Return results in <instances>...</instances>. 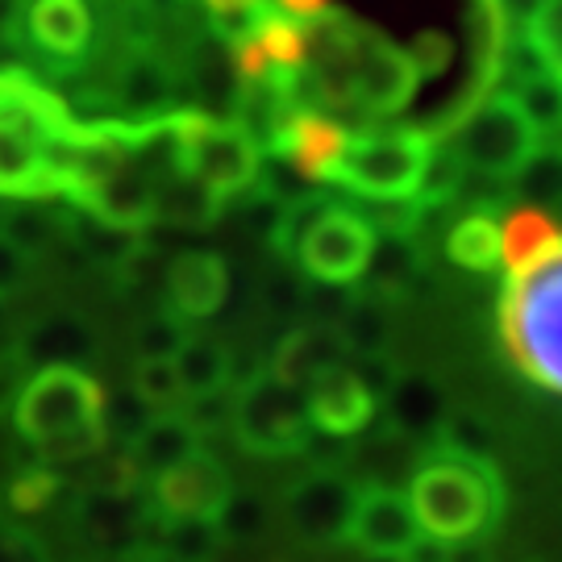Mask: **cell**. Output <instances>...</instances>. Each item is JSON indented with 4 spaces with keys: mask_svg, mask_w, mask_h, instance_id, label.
I'll list each match as a JSON object with an SVG mask.
<instances>
[{
    "mask_svg": "<svg viewBox=\"0 0 562 562\" xmlns=\"http://www.w3.org/2000/svg\"><path fill=\"white\" fill-rule=\"evenodd\" d=\"M229 296V267L217 250H183L167 262V313L183 325L213 317Z\"/></svg>",
    "mask_w": 562,
    "mask_h": 562,
    "instance_id": "16",
    "label": "cell"
},
{
    "mask_svg": "<svg viewBox=\"0 0 562 562\" xmlns=\"http://www.w3.org/2000/svg\"><path fill=\"white\" fill-rule=\"evenodd\" d=\"M408 508L425 538L442 546L487 542L504 513V480L492 459H471L434 446L413 467Z\"/></svg>",
    "mask_w": 562,
    "mask_h": 562,
    "instance_id": "2",
    "label": "cell"
},
{
    "mask_svg": "<svg viewBox=\"0 0 562 562\" xmlns=\"http://www.w3.org/2000/svg\"><path fill=\"white\" fill-rule=\"evenodd\" d=\"M171 150L188 180H196L204 192H213L222 204L255 188L262 142L241 125L238 117H213V113H167Z\"/></svg>",
    "mask_w": 562,
    "mask_h": 562,
    "instance_id": "6",
    "label": "cell"
},
{
    "mask_svg": "<svg viewBox=\"0 0 562 562\" xmlns=\"http://www.w3.org/2000/svg\"><path fill=\"white\" fill-rule=\"evenodd\" d=\"M204 9H209V18L217 21V30H222L225 38L234 42L255 21V13H259L267 0H201Z\"/></svg>",
    "mask_w": 562,
    "mask_h": 562,
    "instance_id": "34",
    "label": "cell"
},
{
    "mask_svg": "<svg viewBox=\"0 0 562 562\" xmlns=\"http://www.w3.org/2000/svg\"><path fill=\"white\" fill-rule=\"evenodd\" d=\"M446 554H450V546L434 542V538H425V533H422V538L408 546L396 562H446Z\"/></svg>",
    "mask_w": 562,
    "mask_h": 562,
    "instance_id": "37",
    "label": "cell"
},
{
    "mask_svg": "<svg viewBox=\"0 0 562 562\" xmlns=\"http://www.w3.org/2000/svg\"><path fill=\"white\" fill-rule=\"evenodd\" d=\"M0 562H50L38 538L21 533L13 525H0Z\"/></svg>",
    "mask_w": 562,
    "mask_h": 562,
    "instance_id": "36",
    "label": "cell"
},
{
    "mask_svg": "<svg viewBox=\"0 0 562 562\" xmlns=\"http://www.w3.org/2000/svg\"><path fill=\"white\" fill-rule=\"evenodd\" d=\"M346 350L334 325H296L292 334H283L276 355L267 362V375L288 387V392H304L329 367H341Z\"/></svg>",
    "mask_w": 562,
    "mask_h": 562,
    "instance_id": "18",
    "label": "cell"
},
{
    "mask_svg": "<svg viewBox=\"0 0 562 562\" xmlns=\"http://www.w3.org/2000/svg\"><path fill=\"white\" fill-rule=\"evenodd\" d=\"M146 538H150V546H142V550H155L167 562H217L225 550L217 521H192V517H159V513H150Z\"/></svg>",
    "mask_w": 562,
    "mask_h": 562,
    "instance_id": "24",
    "label": "cell"
},
{
    "mask_svg": "<svg viewBox=\"0 0 562 562\" xmlns=\"http://www.w3.org/2000/svg\"><path fill=\"white\" fill-rule=\"evenodd\" d=\"M134 562H167V559H159L155 550H146V554H134Z\"/></svg>",
    "mask_w": 562,
    "mask_h": 562,
    "instance_id": "40",
    "label": "cell"
},
{
    "mask_svg": "<svg viewBox=\"0 0 562 562\" xmlns=\"http://www.w3.org/2000/svg\"><path fill=\"white\" fill-rule=\"evenodd\" d=\"M192 450H201V438L192 434V425L183 422L180 413H155V417L125 442V459H130V467L142 475V483H150L155 475H162L167 467H176L180 459H188Z\"/></svg>",
    "mask_w": 562,
    "mask_h": 562,
    "instance_id": "23",
    "label": "cell"
},
{
    "mask_svg": "<svg viewBox=\"0 0 562 562\" xmlns=\"http://www.w3.org/2000/svg\"><path fill=\"white\" fill-rule=\"evenodd\" d=\"M59 492L63 480L50 467H30V471H21L18 480L9 483V504L21 517H38V513H46L50 504L59 501Z\"/></svg>",
    "mask_w": 562,
    "mask_h": 562,
    "instance_id": "30",
    "label": "cell"
},
{
    "mask_svg": "<svg viewBox=\"0 0 562 562\" xmlns=\"http://www.w3.org/2000/svg\"><path fill=\"white\" fill-rule=\"evenodd\" d=\"M450 134V162L462 176H480V180H517L521 167L533 155L542 138L533 134V125L525 121V113L508 101L504 92L487 97V101L471 104L462 117H454Z\"/></svg>",
    "mask_w": 562,
    "mask_h": 562,
    "instance_id": "8",
    "label": "cell"
},
{
    "mask_svg": "<svg viewBox=\"0 0 562 562\" xmlns=\"http://www.w3.org/2000/svg\"><path fill=\"white\" fill-rule=\"evenodd\" d=\"M13 346H18V322H13L9 304L0 301V359H4V355H13Z\"/></svg>",
    "mask_w": 562,
    "mask_h": 562,
    "instance_id": "39",
    "label": "cell"
},
{
    "mask_svg": "<svg viewBox=\"0 0 562 562\" xmlns=\"http://www.w3.org/2000/svg\"><path fill=\"white\" fill-rule=\"evenodd\" d=\"M188 334H192V329H188L176 313L162 308L159 317H150V322L138 329V359H176V350L188 341Z\"/></svg>",
    "mask_w": 562,
    "mask_h": 562,
    "instance_id": "31",
    "label": "cell"
},
{
    "mask_svg": "<svg viewBox=\"0 0 562 562\" xmlns=\"http://www.w3.org/2000/svg\"><path fill=\"white\" fill-rule=\"evenodd\" d=\"M63 238H71L88 259L109 262V267H125V262L142 250L138 234L113 229V225L97 222V217H88V213H76V209H71V217H63Z\"/></svg>",
    "mask_w": 562,
    "mask_h": 562,
    "instance_id": "27",
    "label": "cell"
},
{
    "mask_svg": "<svg viewBox=\"0 0 562 562\" xmlns=\"http://www.w3.org/2000/svg\"><path fill=\"white\" fill-rule=\"evenodd\" d=\"M18 21L25 30V46H34L55 67H76L92 50L88 0H30Z\"/></svg>",
    "mask_w": 562,
    "mask_h": 562,
    "instance_id": "14",
    "label": "cell"
},
{
    "mask_svg": "<svg viewBox=\"0 0 562 562\" xmlns=\"http://www.w3.org/2000/svg\"><path fill=\"white\" fill-rule=\"evenodd\" d=\"M134 396H138L150 413H180L183 408V387L176 380L171 359H138L134 362Z\"/></svg>",
    "mask_w": 562,
    "mask_h": 562,
    "instance_id": "28",
    "label": "cell"
},
{
    "mask_svg": "<svg viewBox=\"0 0 562 562\" xmlns=\"http://www.w3.org/2000/svg\"><path fill=\"white\" fill-rule=\"evenodd\" d=\"M176 97V76L150 50H130L113 76V104L117 121H155L167 117V104Z\"/></svg>",
    "mask_w": 562,
    "mask_h": 562,
    "instance_id": "20",
    "label": "cell"
},
{
    "mask_svg": "<svg viewBox=\"0 0 562 562\" xmlns=\"http://www.w3.org/2000/svg\"><path fill=\"white\" fill-rule=\"evenodd\" d=\"M446 255L475 276H492L501 267V225L487 209H475L450 225L446 234Z\"/></svg>",
    "mask_w": 562,
    "mask_h": 562,
    "instance_id": "26",
    "label": "cell"
},
{
    "mask_svg": "<svg viewBox=\"0 0 562 562\" xmlns=\"http://www.w3.org/2000/svg\"><path fill=\"white\" fill-rule=\"evenodd\" d=\"M429 167H434V138L417 125H392V130L350 134L334 183L367 204H401L417 201Z\"/></svg>",
    "mask_w": 562,
    "mask_h": 562,
    "instance_id": "7",
    "label": "cell"
},
{
    "mask_svg": "<svg viewBox=\"0 0 562 562\" xmlns=\"http://www.w3.org/2000/svg\"><path fill=\"white\" fill-rule=\"evenodd\" d=\"M104 387L83 367H42L21 383L13 425L46 462L101 459L109 446Z\"/></svg>",
    "mask_w": 562,
    "mask_h": 562,
    "instance_id": "3",
    "label": "cell"
},
{
    "mask_svg": "<svg viewBox=\"0 0 562 562\" xmlns=\"http://www.w3.org/2000/svg\"><path fill=\"white\" fill-rule=\"evenodd\" d=\"M446 562H492V550H487V542H462L450 546Z\"/></svg>",
    "mask_w": 562,
    "mask_h": 562,
    "instance_id": "38",
    "label": "cell"
},
{
    "mask_svg": "<svg viewBox=\"0 0 562 562\" xmlns=\"http://www.w3.org/2000/svg\"><path fill=\"white\" fill-rule=\"evenodd\" d=\"M229 425L241 450L262 459L301 454L313 438V425L304 417V396L280 387L267 371L238 383V392L229 396Z\"/></svg>",
    "mask_w": 562,
    "mask_h": 562,
    "instance_id": "9",
    "label": "cell"
},
{
    "mask_svg": "<svg viewBox=\"0 0 562 562\" xmlns=\"http://www.w3.org/2000/svg\"><path fill=\"white\" fill-rule=\"evenodd\" d=\"M501 225V267L504 276H525V271H538L542 262L562 259V238L559 225L542 209H513Z\"/></svg>",
    "mask_w": 562,
    "mask_h": 562,
    "instance_id": "22",
    "label": "cell"
},
{
    "mask_svg": "<svg viewBox=\"0 0 562 562\" xmlns=\"http://www.w3.org/2000/svg\"><path fill=\"white\" fill-rule=\"evenodd\" d=\"M346 142H350V130L329 117V113L292 109L280 121L276 138L267 142V150L280 155L308 188H322V183H334V171H338L341 155H346Z\"/></svg>",
    "mask_w": 562,
    "mask_h": 562,
    "instance_id": "12",
    "label": "cell"
},
{
    "mask_svg": "<svg viewBox=\"0 0 562 562\" xmlns=\"http://www.w3.org/2000/svg\"><path fill=\"white\" fill-rule=\"evenodd\" d=\"M434 442L442 446V450H454V454H471V459L496 462V434H492L487 422L475 417V413H454V417L446 413V422Z\"/></svg>",
    "mask_w": 562,
    "mask_h": 562,
    "instance_id": "29",
    "label": "cell"
},
{
    "mask_svg": "<svg viewBox=\"0 0 562 562\" xmlns=\"http://www.w3.org/2000/svg\"><path fill=\"white\" fill-rule=\"evenodd\" d=\"M417 538H422V529H417V517H413L404 492L387 487V483L359 487L346 542L359 546L362 554H371V559H401Z\"/></svg>",
    "mask_w": 562,
    "mask_h": 562,
    "instance_id": "13",
    "label": "cell"
},
{
    "mask_svg": "<svg viewBox=\"0 0 562 562\" xmlns=\"http://www.w3.org/2000/svg\"><path fill=\"white\" fill-rule=\"evenodd\" d=\"M217 529H222L225 542H255L262 529H267V517H262V504L255 496H229V504L217 517Z\"/></svg>",
    "mask_w": 562,
    "mask_h": 562,
    "instance_id": "32",
    "label": "cell"
},
{
    "mask_svg": "<svg viewBox=\"0 0 562 562\" xmlns=\"http://www.w3.org/2000/svg\"><path fill=\"white\" fill-rule=\"evenodd\" d=\"M150 513L155 508H146L138 496H117V492L88 487L76 504V525H80L83 538L104 554H130V550H142Z\"/></svg>",
    "mask_w": 562,
    "mask_h": 562,
    "instance_id": "17",
    "label": "cell"
},
{
    "mask_svg": "<svg viewBox=\"0 0 562 562\" xmlns=\"http://www.w3.org/2000/svg\"><path fill=\"white\" fill-rule=\"evenodd\" d=\"M283 255L301 262V271L322 288H350L367 276L380 234L359 209L329 204L322 192L283 209V225L276 241Z\"/></svg>",
    "mask_w": 562,
    "mask_h": 562,
    "instance_id": "4",
    "label": "cell"
},
{
    "mask_svg": "<svg viewBox=\"0 0 562 562\" xmlns=\"http://www.w3.org/2000/svg\"><path fill=\"white\" fill-rule=\"evenodd\" d=\"M92 350H97V334L76 313H46L30 329H18V346H13V355H21L34 371L80 367Z\"/></svg>",
    "mask_w": 562,
    "mask_h": 562,
    "instance_id": "21",
    "label": "cell"
},
{
    "mask_svg": "<svg viewBox=\"0 0 562 562\" xmlns=\"http://www.w3.org/2000/svg\"><path fill=\"white\" fill-rule=\"evenodd\" d=\"M25 283H30V255L13 238L0 234V301L18 296Z\"/></svg>",
    "mask_w": 562,
    "mask_h": 562,
    "instance_id": "35",
    "label": "cell"
},
{
    "mask_svg": "<svg viewBox=\"0 0 562 562\" xmlns=\"http://www.w3.org/2000/svg\"><path fill=\"white\" fill-rule=\"evenodd\" d=\"M155 513L159 517H192V521H217L234 496V480L209 450H192L188 459L167 467L150 480Z\"/></svg>",
    "mask_w": 562,
    "mask_h": 562,
    "instance_id": "11",
    "label": "cell"
},
{
    "mask_svg": "<svg viewBox=\"0 0 562 562\" xmlns=\"http://www.w3.org/2000/svg\"><path fill=\"white\" fill-rule=\"evenodd\" d=\"M150 417H155V413H150L138 396H130V392L117 396V401H104V429H109V438H121V442H130Z\"/></svg>",
    "mask_w": 562,
    "mask_h": 562,
    "instance_id": "33",
    "label": "cell"
},
{
    "mask_svg": "<svg viewBox=\"0 0 562 562\" xmlns=\"http://www.w3.org/2000/svg\"><path fill=\"white\" fill-rule=\"evenodd\" d=\"M387 422H392V434H401L404 442H429L438 438V429L446 422V392L434 375H422V371H401L392 387H387Z\"/></svg>",
    "mask_w": 562,
    "mask_h": 562,
    "instance_id": "19",
    "label": "cell"
},
{
    "mask_svg": "<svg viewBox=\"0 0 562 562\" xmlns=\"http://www.w3.org/2000/svg\"><path fill=\"white\" fill-rule=\"evenodd\" d=\"M562 259L542 262L538 271L525 276H508L501 296V341L508 359L517 362V371L546 387L559 392L562 387Z\"/></svg>",
    "mask_w": 562,
    "mask_h": 562,
    "instance_id": "5",
    "label": "cell"
},
{
    "mask_svg": "<svg viewBox=\"0 0 562 562\" xmlns=\"http://www.w3.org/2000/svg\"><path fill=\"white\" fill-rule=\"evenodd\" d=\"M359 501V483L346 471H313L283 496V521L304 546H341L350 533V513Z\"/></svg>",
    "mask_w": 562,
    "mask_h": 562,
    "instance_id": "10",
    "label": "cell"
},
{
    "mask_svg": "<svg viewBox=\"0 0 562 562\" xmlns=\"http://www.w3.org/2000/svg\"><path fill=\"white\" fill-rule=\"evenodd\" d=\"M80 117L30 71H0V201H55Z\"/></svg>",
    "mask_w": 562,
    "mask_h": 562,
    "instance_id": "1",
    "label": "cell"
},
{
    "mask_svg": "<svg viewBox=\"0 0 562 562\" xmlns=\"http://www.w3.org/2000/svg\"><path fill=\"white\" fill-rule=\"evenodd\" d=\"M171 367H176V380H180L188 401L229 392V383H234V355L225 350L222 341L196 338V334H188V341L176 350Z\"/></svg>",
    "mask_w": 562,
    "mask_h": 562,
    "instance_id": "25",
    "label": "cell"
},
{
    "mask_svg": "<svg viewBox=\"0 0 562 562\" xmlns=\"http://www.w3.org/2000/svg\"><path fill=\"white\" fill-rule=\"evenodd\" d=\"M301 396L308 425H317L329 438H359L362 429L371 425V417H375V408H380L375 396L362 387V380L346 362L322 371Z\"/></svg>",
    "mask_w": 562,
    "mask_h": 562,
    "instance_id": "15",
    "label": "cell"
}]
</instances>
